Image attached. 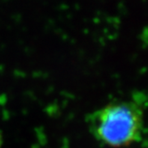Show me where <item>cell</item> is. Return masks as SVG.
Instances as JSON below:
<instances>
[{
	"mask_svg": "<svg viewBox=\"0 0 148 148\" xmlns=\"http://www.w3.org/2000/svg\"><path fill=\"white\" fill-rule=\"evenodd\" d=\"M2 145H3V136L1 131H0V148H2Z\"/></svg>",
	"mask_w": 148,
	"mask_h": 148,
	"instance_id": "cell-2",
	"label": "cell"
},
{
	"mask_svg": "<svg viewBox=\"0 0 148 148\" xmlns=\"http://www.w3.org/2000/svg\"><path fill=\"white\" fill-rule=\"evenodd\" d=\"M92 135L112 148L130 146L142 139V109L134 102H115L94 112L89 118Z\"/></svg>",
	"mask_w": 148,
	"mask_h": 148,
	"instance_id": "cell-1",
	"label": "cell"
}]
</instances>
